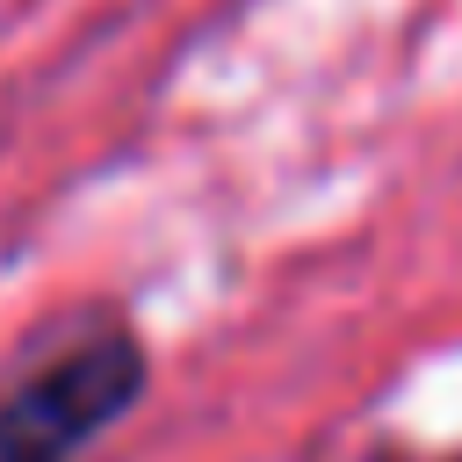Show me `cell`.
<instances>
[{
	"mask_svg": "<svg viewBox=\"0 0 462 462\" xmlns=\"http://www.w3.org/2000/svg\"><path fill=\"white\" fill-rule=\"evenodd\" d=\"M144 390V354L137 339L108 332L72 346L65 361L36 368L22 390L0 397V462H65L87 448L101 426H116Z\"/></svg>",
	"mask_w": 462,
	"mask_h": 462,
	"instance_id": "obj_1",
	"label": "cell"
}]
</instances>
